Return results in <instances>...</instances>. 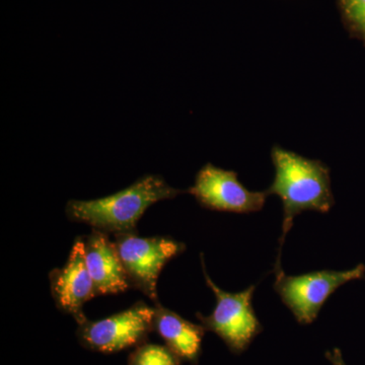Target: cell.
<instances>
[{
	"instance_id": "5b68a950",
	"label": "cell",
	"mask_w": 365,
	"mask_h": 365,
	"mask_svg": "<svg viewBox=\"0 0 365 365\" xmlns=\"http://www.w3.org/2000/svg\"><path fill=\"white\" fill-rule=\"evenodd\" d=\"M114 244L131 287L157 304L160 274L168 262L184 253L186 245L170 237H140L135 232L115 235Z\"/></svg>"
},
{
	"instance_id": "8992f818",
	"label": "cell",
	"mask_w": 365,
	"mask_h": 365,
	"mask_svg": "<svg viewBox=\"0 0 365 365\" xmlns=\"http://www.w3.org/2000/svg\"><path fill=\"white\" fill-rule=\"evenodd\" d=\"M155 307L136 302L126 311L100 319H86L78 325L79 343L91 351L112 354L148 342L153 330Z\"/></svg>"
},
{
	"instance_id": "30bf717a",
	"label": "cell",
	"mask_w": 365,
	"mask_h": 365,
	"mask_svg": "<svg viewBox=\"0 0 365 365\" xmlns=\"http://www.w3.org/2000/svg\"><path fill=\"white\" fill-rule=\"evenodd\" d=\"M153 330L165 341V346L182 361L197 365L202 351L205 328L182 318L160 304H155Z\"/></svg>"
},
{
	"instance_id": "9c48e42d",
	"label": "cell",
	"mask_w": 365,
	"mask_h": 365,
	"mask_svg": "<svg viewBox=\"0 0 365 365\" xmlns=\"http://www.w3.org/2000/svg\"><path fill=\"white\" fill-rule=\"evenodd\" d=\"M83 246L96 295L123 294L131 287L116 246L108 234L93 230L83 239Z\"/></svg>"
},
{
	"instance_id": "52a82bcc",
	"label": "cell",
	"mask_w": 365,
	"mask_h": 365,
	"mask_svg": "<svg viewBox=\"0 0 365 365\" xmlns=\"http://www.w3.org/2000/svg\"><path fill=\"white\" fill-rule=\"evenodd\" d=\"M197 202L209 210L220 212H258L265 205L267 191H250L239 181L234 170L207 163L197 173L193 186L186 190Z\"/></svg>"
},
{
	"instance_id": "3957f363",
	"label": "cell",
	"mask_w": 365,
	"mask_h": 365,
	"mask_svg": "<svg viewBox=\"0 0 365 365\" xmlns=\"http://www.w3.org/2000/svg\"><path fill=\"white\" fill-rule=\"evenodd\" d=\"M201 264L206 284L215 295L216 304L209 316L197 313V319L206 331L216 334L230 352L241 354L263 331L253 307V295L257 287L251 285L237 294L225 292L206 272L203 254H201Z\"/></svg>"
},
{
	"instance_id": "6da1fadb",
	"label": "cell",
	"mask_w": 365,
	"mask_h": 365,
	"mask_svg": "<svg viewBox=\"0 0 365 365\" xmlns=\"http://www.w3.org/2000/svg\"><path fill=\"white\" fill-rule=\"evenodd\" d=\"M275 177L266 191L279 197L283 205L282 235L274 270L281 268V250L294 225L295 216L304 211L328 213L335 204L331 188V170L321 160H311L274 145L271 150Z\"/></svg>"
},
{
	"instance_id": "8fae6325",
	"label": "cell",
	"mask_w": 365,
	"mask_h": 365,
	"mask_svg": "<svg viewBox=\"0 0 365 365\" xmlns=\"http://www.w3.org/2000/svg\"><path fill=\"white\" fill-rule=\"evenodd\" d=\"M182 362L167 346L148 342L137 346L128 357V365H182Z\"/></svg>"
},
{
	"instance_id": "4fadbf2b",
	"label": "cell",
	"mask_w": 365,
	"mask_h": 365,
	"mask_svg": "<svg viewBox=\"0 0 365 365\" xmlns=\"http://www.w3.org/2000/svg\"><path fill=\"white\" fill-rule=\"evenodd\" d=\"M326 357L333 365H346L344 360H343L342 353L338 348H335L333 352H327Z\"/></svg>"
},
{
	"instance_id": "ba28073f",
	"label": "cell",
	"mask_w": 365,
	"mask_h": 365,
	"mask_svg": "<svg viewBox=\"0 0 365 365\" xmlns=\"http://www.w3.org/2000/svg\"><path fill=\"white\" fill-rule=\"evenodd\" d=\"M49 280L60 311L73 317L78 325L86 321L83 304L97 295L86 263L83 237H76L66 265L52 270Z\"/></svg>"
},
{
	"instance_id": "7a4b0ae2",
	"label": "cell",
	"mask_w": 365,
	"mask_h": 365,
	"mask_svg": "<svg viewBox=\"0 0 365 365\" xmlns=\"http://www.w3.org/2000/svg\"><path fill=\"white\" fill-rule=\"evenodd\" d=\"M186 193L162 176L146 175L112 195L95 200H69L66 212L72 222L86 223L105 234L135 232L137 222L153 204Z\"/></svg>"
},
{
	"instance_id": "7c38bea8",
	"label": "cell",
	"mask_w": 365,
	"mask_h": 365,
	"mask_svg": "<svg viewBox=\"0 0 365 365\" xmlns=\"http://www.w3.org/2000/svg\"><path fill=\"white\" fill-rule=\"evenodd\" d=\"M337 6L347 32L365 47V0H337Z\"/></svg>"
},
{
	"instance_id": "277c9868",
	"label": "cell",
	"mask_w": 365,
	"mask_h": 365,
	"mask_svg": "<svg viewBox=\"0 0 365 365\" xmlns=\"http://www.w3.org/2000/svg\"><path fill=\"white\" fill-rule=\"evenodd\" d=\"M274 272V290L300 325H309L338 288L365 278V265L359 264L350 270H319L302 275H287L282 267Z\"/></svg>"
}]
</instances>
